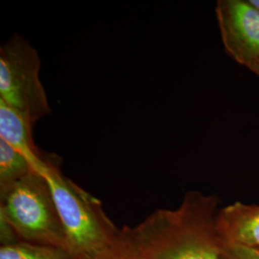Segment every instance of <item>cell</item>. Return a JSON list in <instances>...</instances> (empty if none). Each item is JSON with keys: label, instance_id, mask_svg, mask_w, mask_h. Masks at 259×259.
Segmentation results:
<instances>
[{"label": "cell", "instance_id": "cell-1", "mask_svg": "<svg viewBox=\"0 0 259 259\" xmlns=\"http://www.w3.org/2000/svg\"><path fill=\"white\" fill-rule=\"evenodd\" d=\"M216 196L189 191L175 209H157L122 230L137 259H223Z\"/></svg>", "mask_w": 259, "mask_h": 259}, {"label": "cell", "instance_id": "cell-2", "mask_svg": "<svg viewBox=\"0 0 259 259\" xmlns=\"http://www.w3.org/2000/svg\"><path fill=\"white\" fill-rule=\"evenodd\" d=\"M39 173L51 187L72 252L80 259H101L114 250L122 237L101 202L65 177L52 157Z\"/></svg>", "mask_w": 259, "mask_h": 259}, {"label": "cell", "instance_id": "cell-3", "mask_svg": "<svg viewBox=\"0 0 259 259\" xmlns=\"http://www.w3.org/2000/svg\"><path fill=\"white\" fill-rule=\"evenodd\" d=\"M0 214L22 242L72 252L47 178L37 171L0 190Z\"/></svg>", "mask_w": 259, "mask_h": 259}, {"label": "cell", "instance_id": "cell-4", "mask_svg": "<svg viewBox=\"0 0 259 259\" xmlns=\"http://www.w3.org/2000/svg\"><path fill=\"white\" fill-rule=\"evenodd\" d=\"M39 70L37 50L24 37L16 34L1 46L0 101L35 123L51 112Z\"/></svg>", "mask_w": 259, "mask_h": 259}, {"label": "cell", "instance_id": "cell-5", "mask_svg": "<svg viewBox=\"0 0 259 259\" xmlns=\"http://www.w3.org/2000/svg\"><path fill=\"white\" fill-rule=\"evenodd\" d=\"M215 14L226 52L253 72L259 65L258 10L250 0H219Z\"/></svg>", "mask_w": 259, "mask_h": 259}, {"label": "cell", "instance_id": "cell-6", "mask_svg": "<svg viewBox=\"0 0 259 259\" xmlns=\"http://www.w3.org/2000/svg\"><path fill=\"white\" fill-rule=\"evenodd\" d=\"M217 229L223 244L259 249V204L234 202L220 208Z\"/></svg>", "mask_w": 259, "mask_h": 259}, {"label": "cell", "instance_id": "cell-7", "mask_svg": "<svg viewBox=\"0 0 259 259\" xmlns=\"http://www.w3.org/2000/svg\"><path fill=\"white\" fill-rule=\"evenodd\" d=\"M35 122L28 115L0 101V139L23 154L36 171H40L52 158L37 147L33 138Z\"/></svg>", "mask_w": 259, "mask_h": 259}, {"label": "cell", "instance_id": "cell-8", "mask_svg": "<svg viewBox=\"0 0 259 259\" xmlns=\"http://www.w3.org/2000/svg\"><path fill=\"white\" fill-rule=\"evenodd\" d=\"M36 171L31 161L16 149L0 139V190Z\"/></svg>", "mask_w": 259, "mask_h": 259}, {"label": "cell", "instance_id": "cell-9", "mask_svg": "<svg viewBox=\"0 0 259 259\" xmlns=\"http://www.w3.org/2000/svg\"><path fill=\"white\" fill-rule=\"evenodd\" d=\"M0 259H80L69 250L19 242L0 247Z\"/></svg>", "mask_w": 259, "mask_h": 259}, {"label": "cell", "instance_id": "cell-10", "mask_svg": "<svg viewBox=\"0 0 259 259\" xmlns=\"http://www.w3.org/2000/svg\"><path fill=\"white\" fill-rule=\"evenodd\" d=\"M223 259H259V249L224 244Z\"/></svg>", "mask_w": 259, "mask_h": 259}, {"label": "cell", "instance_id": "cell-11", "mask_svg": "<svg viewBox=\"0 0 259 259\" xmlns=\"http://www.w3.org/2000/svg\"><path fill=\"white\" fill-rule=\"evenodd\" d=\"M21 242L19 234L5 218L4 215L0 214V243L1 247L11 246Z\"/></svg>", "mask_w": 259, "mask_h": 259}, {"label": "cell", "instance_id": "cell-12", "mask_svg": "<svg viewBox=\"0 0 259 259\" xmlns=\"http://www.w3.org/2000/svg\"><path fill=\"white\" fill-rule=\"evenodd\" d=\"M101 259H137L122 230V237L117 247Z\"/></svg>", "mask_w": 259, "mask_h": 259}, {"label": "cell", "instance_id": "cell-13", "mask_svg": "<svg viewBox=\"0 0 259 259\" xmlns=\"http://www.w3.org/2000/svg\"><path fill=\"white\" fill-rule=\"evenodd\" d=\"M250 3L259 11V0H250Z\"/></svg>", "mask_w": 259, "mask_h": 259}, {"label": "cell", "instance_id": "cell-14", "mask_svg": "<svg viewBox=\"0 0 259 259\" xmlns=\"http://www.w3.org/2000/svg\"><path fill=\"white\" fill-rule=\"evenodd\" d=\"M253 73H254V74L257 75V76L259 77V65L257 66V67H256V69L253 71Z\"/></svg>", "mask_w": 259, "mask_h": 259}]
</instances>
